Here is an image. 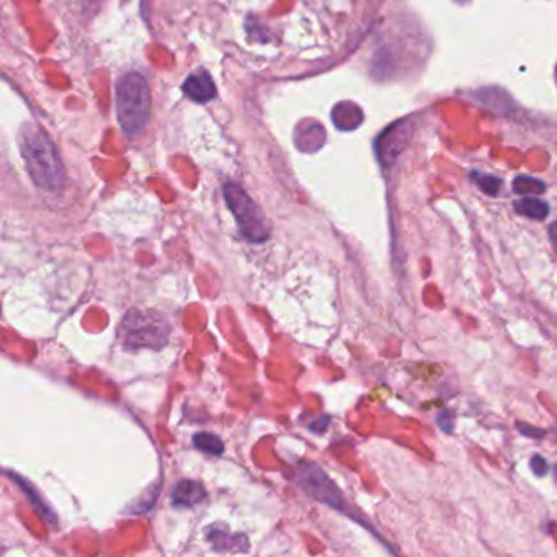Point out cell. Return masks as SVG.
Here are the masks:
<instances>
[{
  "mask_svg": "<svg viewBox=\"0 0 557 557\" xmlns=\"http://www.w3.org/2000/svg\"><path fill=\"white\" fill-rule=\"evenodd\" d=\"M18 146L26 172L36 187L45 191H56L63 187L64 166L45 129L36 123L23 124L18 134Z\"/></svg>",
  "mask_w": 557,
  "mask_h": 557,
  "instance_id": "cell-1",
  "label": "cell"
},
{
  "mask_svg": "<svg viewBox=\"0 0 557 557\" xmlns=\"http://www.w3.org/2000/svg\"><path fill=\"white\" fill-rule=\"evenodd\" d=\"M171 332V322L159 310L131 309L121 320L118 338L128 350H161L168 343Z\"/></svg>",
  "mask_w": 557,
  "mask_h": 557,
  "instance_id": "cell-2",
  "label": "cell"
},
{
  "mask_svg": "<svg viewBox=\"0 0 557 557\" xmlns=\"http://www.w3.org/2000/svg\"><path fill=\"white\" fill-rule=\"evenodd\" d=\"M151 113V90L138 72H129L117 85V118L126 134H138Z\"/></svg>",
  "mask_w": 557,
  "mask_h": 557,
  "instance_id": "cell-3",
  "label": "cell"
},
{
  "mask_svg": "<svg viewBox=\"0 0 557 557\" xmlns=\"http://www.w3.org/2000/svg\"><path fill=\"white\" fill-rule=\"evenodd\" d=\"M227 207L236 217L239 231L245 240L252 244H264L270 239L269 221L260 206L240 185L227 182L222 188Z\"/></svg>",
  "mask_w": 557,
  "mask_h": 557,
  "instance_id": "cell-4",
  "label": "cell"
},
{
  "mask_svg": "<svg viewBox=\"0 0 557 557\" xmlns=\"http://www.w3.org/2000/svg\"><path fill=\"white\" fill-rule=\"evenodd\" d=\"M298 479H299V484H301L315 500H319L322 504L329 505L338 512L345 513L348 517H353V513L350 512V505H348L345 497H343L342 490L332 482L330 477L322 471L318 464H313V463L299 464ZM355 520H357V518H355Z\"/></svg>",
  "mask_w": 557,
  "mask_h": 557,
  "instance_id": "cell-5",
  "label": "cell"
},
{
  "mask_svg": "<svg viewBox=\"0 0 557 557\" xmlns=\"http://www.w3.org/2000/svg\"><path fill=\"white\" fill-rule=\"evenodd\" d=\"M183 92L191 100L206 103L215 98L216 85L206 70H198V72L188 75L187 80L183 82Z\"/></svg>",
  "mask_w": 557,
  "mask_h": 557,
  "instance_id": "cell-6",
  "label": "cell"
},
{
  "mask_svg": "<svg viewBox=\"0 0 557 557\" xmlns=\"http://www.w3.org/2000/svg\"><path fill=\"white\" fill-rule=\"evenodd\" d=\"M206 499V489L203 484L198 480L183 479L173 487L172 492V504L175 507H183V509H190V507L198 505L201 500Z\"/></svg>",
  "mask_w": 557,
  "mask_h": 557,
  "instance_id": "cell-7",
  "label": "cell"
},
{
  "mask_svg": "<svg viewBox=\"0 0 557 557\" xmlns=\"http://www.w3.org/2000/svg\"><path fill=\"white\" fill-rule=\"evenodd\" d=\"M513 207L518 215L533 221H544L549 216V205L536 196H523L513 203Z\"/></svg>",
  "mask_w": 557,
  "mask_h": 557,
  "instance_id": "cell-8",
  "label": "cell"
},
{
  "mask_svg": "<svg viewBox=\"0 0 557 557\" xmlns=\"http://www.w3.org/2000/svg\"><path fill=\"white\" fill-rule=\"evenodd\" d=\"M332 119H334L335 126L343 131L358 128L363 121V113L357 105L352 103H338L332 112Z\"/></svg>",
  "mask_w": 557,
  "mask_h": 557,
  "instance_id": "cell-9",
  "label": "cell"
},
{
  "mask_svg": "<svg viewBox=\"0 0 557 557\" xmlns=\"http://www.w3.org/2000/svg\"><path fill=\"white\" fill-rule=\"evenodd\" d=\"M12 476L15 477V482L20 485V489L23 490L25 495L28 497L30 502L33 504V507H35V509L38 510V513H40V515L45 518V520L49 523V525L56 523V515H54V512L49 509L46 502L43 500V497L36 492L35 487H33V485L28 482V480L21 479L20 476H16V474H12Z\"/></svg>",
  "mask_w": 557,
  "mask_h": 557,
  "instance_id": "cell-10",
  "label": "cell"
},
{
  "mask_svg": "<svg viewBox=\"0 0 557 557\" xmlns=\"http://www.w3.org/2000/svg\"><path fill=\"white\" fill-rule=\"evenodd\" d=\"M206 536L212 543V548L217 551H244L242 548H239L237 546V539L242 536L229 533V529H226L224 526L221 529L207 528Z\"/></svg>",
  "mask_w": 557,
  "mask_h": 557,
  "instance_id": "cell-11",
  "label": "cell"
},
{
  "mask_svg": "<svg viewBox=\"0 0 557 557\" xmlns=\"http://www.w3.org/2000/svg\"><path fill=\"white\" fill-rule=\"evenodd\" d=\"M193 445L195 448H198L200 451H203L206 455H211V456H221L224 450H226V446H224L220 436L215 433H210V431L196 433L193 436Z\"/></svg>",
  "mask_w": 557,
  "mask_h": 557,
  "instance_id": "cell-12",
  "label": "cell"
},
{
  "mask_svg": "<svg viewBox=\"0 0 557 557\" xmlns=\"http://www.w3.org/2000/svg\"><path fill=\"white\" fill-rule=\"evenodd\" d=\"M513 191L521 196H538L546 191V183L538 178L520 175L513 180Z\"/></svg>",
  "mask_w": 557,
  "mask_h": 557,
  "instance_id": "cell-13",
  "label": "cell"
},
{
  "mask_svg": "<svg viewBox=\"0 0 557 557\" xmlns=\"http://www.w3.org/2000/svg\"><path fill=\"white\" fill-rule=\"evenodd\" d=\"M472 180L477 183V187L482 190L485 195H490V196L499 195L500 187H502V180L499 177L487 175V173L474 172L472 173Z\"/></svg>",
  "mask_w": 557,
  "mask_h": 557,
  "instance_id": "cell-14",
  "label": "cell"
},
{
  "mask_svg": "<svg viewBox=\"0 0 557 557\" xmlns=\"http://www.w3.org/2000/svg\"><path fill=\"white\" fill-rule=\"evenodd\" d=\"M529 467H531L534 476H538V477L546 476V474H548V471H549L548 461H546L544 458L539 456V455H534L531 460H529Z\"/></svg>",
  "mask_w": 557,
  "mask_h": 557,
  "instance_id": "cell-15",
  "label": "cell"
},
{
  "mask_svg": "<svg viewBox=\"0 0 557 557\" xmlns=\"http://www.w3.org/2000/svg\"><path fill=\"white\" fill-rule=\"evenodd\" d=\"M515 427L523 436H529V438L539 440V438H543V436H544V430L531 427V425H526V423H523V422H518Z\"/></svg>",
  "mask_w": 557,
  "mask_h": 557,
  "instance_id": "cell-16",
  "label": "cell"
},
{
  "mask_svg": "<svg viewBox=\"0 0 557 557\" xmlns=\"http://www.w3.org/2000/svg\"><path fill=\"white\" fill-rule=\"evenodd\" d=\"M436 423H438V427L445 431V433H451L453 431V412L451 411H443L441 413H438V417H436Z\"/></svg>",
  "mask_w": 557,
  "mask_h": 557,
  "instance_id": "cell-17",
  "label": "cell"
},
{
  "mask_svg": "<svg viewBox=\"0 0 557 557\" xmlns=\"http://www.w3.org/2000/svg\"><path fill=\"white\" fill-rule=\"evenodd\" d=\"M549 239H551V244H553V249L557 254V221L549 226Z\"/></svg>",
  "mask_w": 557,
  "mask_h": 557,
  "instance_id": "cell-18",
  "label": "cell"
},
{
  "mask_svg": "<svg viewBox=\"0 0 557 557\" xmlns=\"http://www.w3.org/2000/svg\"><path fill=\"white\" fill-rule=\"evenodd\" d=\"M554 479H556V484H557V466L554 469Z\"/></svg>",
  "mask_w": 557,
  "mask_h": 557,
  "instance_id": "cell-19",
  "label": "cell"
}]
</instances>
